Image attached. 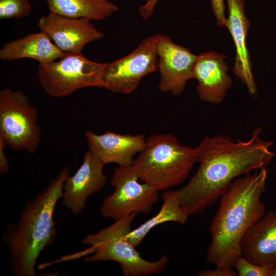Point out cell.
<instances>
[{
    "mask_svg": "<svg viewBox=\"0 0 276 276\" xmlns=\"http://www.w3.org/2000/svg\"><path fill=\"white\" fill-rule=\"evenodd\" d=\"M260 128L247 141H235L224 134L206 136L196 147L199 166L187 185L173 191L190 215L215 203L237 178L268 164L274 155L272 141L260 137Z\"/></svg>",
    "mask_w": 276,
    "mask_h": 276,
    "instance_id": "6da1fadb",
    "label": "cell"
},
{
    "mask_svg": "<svg viewBox=\"0 0 276 276\" xmlns=\"http://www.w3.org/2000/svg\"><path fill=\"white\" fill-rule=\"evenodd\" d=\"M267 171L235 179L220 196L218 210L210 227L211 241L206 260L216 267L234 268L241 256L240 244L249 227L262 217L266 207L261 196L266 189Z\"/></svg>",
    "mask_w": 276,
    "mask_h": 276,
    "instance_id": "7a4b0ae2",
    "label": "cell"
},
{
    "mask_svg": "<svg viewBox=\"0 0 276 276\" xmlns=\"http://www.w3.org/2000/svg\"><path fill=\"white\" fill-rule=\"evenodd\" d=\"M68 175L69 168L66 166L25 204L17 222L7 225L2 240L7 248L14 275H36L35 265L38 257L56 237L54 214Z\"/></svg>",
    "mask_w": 276,
    "mask_h": 276,
    "instance_id": "3957f363",
    "label": "cell"
},
{
    "mask_svg": "<svg viewBox=\"0 0 276 276\" xmlns=\"http://www.w3.org/2000/svg\"><path fill=\"white\" fill-rule=\"evenodd\" d=\"M137 214L133 213L116 220L98 232L85 236L82 242L89 247L79 253L65 256L62 260L66 261L92 254L84 258V262H116L124 276H146L163 272L169 263L167 255H163L156 261H148L141 256L127 239L132 222Z\"/></svg>",
    "mask_w": 276,
    "mask_h": 276,
    "instance_id": "277c9868",
    "label": "cell"
},
{
    "mask_svg": "<svg viewBox=\"0 0 276 276\" xmlns=\"http://www.w3.org/2000/svg\"><path fill=\"white\" fill-rule=\"evenodd\" d=\"M197 158L196 147L181 145L173 134H153L133 165L141 181L160 191L183 182Z\"/></svg>",
    "mask_w": 276,
    "mask_h": 276,
    "instance_id": "5b68a950",
    "label": "cell"
},
{
    "mask_svg": "<svg viewBox=\"0 0 276 276\" xmlns=\"http://www.w3.org/2000/svg\"><path fill=\"white\" fill-rule=\"evenodd\" d=\"M38 110L25 93L5 88L0 91V138L14 151L33 153L40 142Z\"/></svg>",
    "mask_w": 276,
    "mask_h": 276,
    "instance_id": "8992f818",
    "label": "cell"
},
{
    "mask_svg": "<svg viewBox=\"0 0 276 276\" xmlns=\"http://www.w3.org/2000/svg\"><path fill=\"white\" fill-rule=\"evenodd\" d=\"M106 64L89 60L82 54H65L57 61L39 63L38 77L48 94L60 98L86 87H103Z\"/></svg>",
    "mask_w": 276,
    "mask_h": 276,
    "instance_id": "52a82bcc",
    "label": "cell"
},
{
    "mask_svg": "<svg viewBox=\"0 0 276 276\" xmlns=\"http://www.w3.org/2000/svg\"><path fill=\"white\" fill-rule=\"evenodd\" d=\"M139 180L133 165L115 169L110 180L115 189L103 200L102 215L116 221L133 213L149 214L158 200L159 191Z\"/></svg>",
    "mask_w": 276,
    "mask_h": 276,
    "instance_id": "ba28073f",
    "label": "cell"
},
{
    "mask_svg": "<svg viewBox=\"0 0 276 276\" xmlns=\"http://www.w3.org/2000/svg\"><path fill=\"white\" fill-rule=\"evenodd\" d=\"M158 71L155 35L145 38L130 53L110 63L104 68L103 87L113 93L129 94L143 78Z\"/></svg>",
    "mask_w": 276,
    "mask_h": 276,
    "instance_id": "9c48e42d",
    "label": "cell"
},
{
    "mask_svg": "<svg viewBox=\"0 0 276 276\" xmlns=\"http://www.w3.org/2000/svg\"><path fill=\"white\" fill-rule=\"evenodd\" d=\"M155 37L160 73L158 88L162 92L180 95L187 82L193 78L198 55L176 44L166 35L157 34Z\"/></svg>",
    "mask_w": 276,
    "mask_h": 276,
    "instance_id": "30bf717a",
    "label": "cell"
},
{
    "mask_svg": "<svg viewBox=\"0 0 276 276\" xmlns=\"http://www.w3.org/2000/svg\"><path fill=\"white\" fill-rule=\"evenodd\" d=\"M86 18H71L51 13L42 16L38 25L65 54H82L88 43L101 39L104 34Z\"/></svg>",
    "mask_w": 276,
    "mask_h": 276,
    "instance_id": "8fae6325",
    "label": "cell"
},
{
    "mask_svg": "<svg viewBox=\"0 0 276 276\" xmlns=\"http://www.w3.org/2000/svg\"><path fill=\"white\" fill-rule=\"evenodd\" d=\"M105 165L88 150L76 173L65 179L61 199L74 215L80 214L88 197L101 191L106 184L107 177L103 173Z\"/></svg>",
    "mask_w": 276,
    "mask_h": 276,
    "instance_id": "7c38bea8",
    "label": "cell"
},
{
    "mask_svg": "<svg viewBox=\"0 0 276 276\" xmlns=\"http://www.w3.org/2000/svg\"><path fill=\"white\" fill-rule=\"evenodd\" d=\"M226 59L225 55L213 51L198 55L193 78L198 81L196 91L201 100L218 104L225 99L226 91L232 85Z\"/></svg>",
    "mask_w": 276,
    "mask_h": 276,
    "instance_id": "4fadbf2b",
    "label": "cell"
},
{
    "mask_svg": "<svg viewBox=\"0 0 276 276\" xmlns=\"http://www.w3.org/2000/svg\"><path fill=\"white\" fill-rule=\"evenodd\" d=\"M89 150L105 165L115 163L119 167L133 165V157L144 148V135L119 134L107 131L97 134L90 130L84 132Z\"/></svg>",
    "mask_w": 276,
    "mask_h": 276,
    "instance_id": "5bb4252c",
    "label": "cell"
},
{
    "mask_svg": "<svg viewBox=\"0 0 276 276\" xmlns=\"http://www.w3.org/2000/svg\"><path fill=\"white\" fill-rule=\"evenodd\" d=\"M226 3L228 17L226 27L232 35L236 53L233 71L246 86L249 94L255 96L257 93V87L246 44L250 21L245 13V0H226Z\"/></svg>",
    "mask_w": 276,
    "mask_h": 276,
    "instance_id": "9a60e30c",
    "label": "cell"
},
{
    "mask_svg": "<svg viewBox=\"0 0 276 276\" xmlns=\"http://www.w3.org/2000/svg\"><path fill=\"white\" fill-rule=\"evenodd\" d=\"M241 255L258 265L276 263V211L254 223L242 237Z\"/></svg>",
    "mask_w": 276,
    "mask_h": 276,
    "instance_id": "2e32d148",
    "label": "cell"
},
{
    "mask_svg": "<svg viewBox=\"0 0 276 276\" xmlns=\"http://www.w3.org/2000/svg\"><path fill=\"white\" fill-rule=\"evenodd\" d=\"M65 55L50 37L41 31L6 43L0 50L1 60H14L30 58L36 60L39 63L55 61Z\"/></svg>",
    "mask_w": 276,
    "mask_h": 276,
    "instance_id": "e0dca14e",
    "label": "cell"
},
{
    "mask_svg": "<svg viewBox=\"0 0 276 276\" xmlns=\"http://www.w3.org/2000/svg\"><path fill=\"white\" fill-rule=\"evenodd\" d=\"M51 13L71 18L103 20L118 10L108 0H45Z\"/></svg>",
    "mask_w": 276,
    "mask_h": 276,
    "instance_id": "ac0fdd59",
    "label": "cell"
},
{
    "mask_svg": "<svg viewBox=\"0 0 276 276\" xmlns=\"http://www.w3.org/2000/svg\"><path fill=\"white\" fill-rule=\"evenodd\" d=\"M162 206L158 212L127 235L128 241L135 247L139 245L149 232L156 226L167 222L183 224L188 220L189 214L181 205L173 191L162 195Z\"/></svg>",
    "mask_w": 276,
    "mask_h": 276,
    "instance_id": "d6986e66",
    "label": "cell"
},
{
    "mask_svg": "<svg viewBox=\"0 0 276 276\" xmlns=\"http://www.w3.org/2000/svg\"><path fill=\"white\" fill-rule=\"evenodd\" d=\"M31 11L29 0H0V19L27 16Z\"/></svg>",
    "mask_w": 276,
    "mask_h": 276,
    "instance_id": "ffe728a7",
    "label": "cell"
},
{
    "mask_svg": "<svg viewBox=\"0 0 276 276\" xmlns=\"http://www.w3.org/2000/svg\"><path fill=\"white\" fill-rule=\"evenodd\" d=\"M275 264L258 265L241 256L236 259L234 268L239 276H271Z\"/></svg>",
    "mask_w": 276,
    "mask_h": 276,
    "instance_id": "44dd1931",
    "label": "cell"
},
{
    "mask_svg": "<svg viewBox=\"0 0 276 276\" xmlns=\"http://www.w3.org/2000/svg\"><path fill=\"white\" fill-rule=\"evenodd\" d=\"M211 2L217 25L220 27H226L227 18L225 14L224 0H211Z\"/></svg>",
    "mask_w": 276,
    "mask_h": 276,
    "instance_id": "7402d4cb",
    "label": "cell"
},
{
    "mask_svg": "<svg viewBox=\"0 0 276 276\" xmlns=\"http://www.w3.org/2000/svg\"><path fill=\"white\" fill-rule=\"evenodd\" d=\"M199 276H237L236 271L231 268L216 267L214 270H202L197 274Z\"/></svg>",
    "mask_w": 276,
    "mask_h": 276,
    "instance_id": "603a6c76",
    "label": "cell"
},
{
    "mask_svg": "<svg viewBox=\"0 0 276 276\" xmlns=\"http://www.w3.org/2000/svg\"><path fill=\"white\" fill-rule=\"evenodd\" d=\"M146 3L142 5L139 9L140 15L144 19H147L151 16L155 6L159 0H146Z\"/></svg>",
    "mask_w": 276,
    "mask_h": 276,
    "instance_id": "cb8c5ba5",
    "label": "cell"
},
{
    "mask_svg": "<svg viewBox=\"0 0 276 276\" xmlns=\"http://www.w3.org/2000/svg\"><path fill=\"white\" fill-rule=\"evenodd\" d=\"M7 145L5 142L0 138V174H4L7 173L9 170V162L5 149Z\"/></svg>",
    "mask_w": 276,
    "mask_h": 276,
    "instance_id": "d4e9b609",
    "label": "cell"
},
{
    "mask_svg": "<svg viewBox=\"0 0 276 276\" xmlns=\"http://www.w3.org/2000/svg\"><path fill=\"white\" fill-rule=\"evenodd\" d=\"M271 276H276V264L275 265Z\"/></svg>",
    "mask_w": 276,
    "mask_h": 276,
    "instance_id": "484cf974",
    "label": "cell"
}]
</instances>
